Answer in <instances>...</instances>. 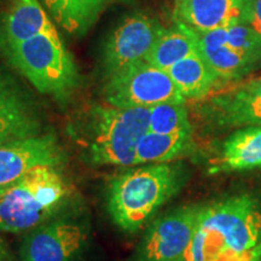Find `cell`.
Instances as JSON below:
<instances>
[{
	"label": "cell",
	"mask_w": 261,
	"mask_h": 261,
	"mask_svg": "<svg viewBox=\"0 0 261 261\" xmlns=\"http://www.w3.org/2000/svg\"><path fill=\"white\" fill-rule=\"evenodd\" d=\"M182 261H261V213L249 196L203 205Z\"/></svg>",
	"instance_id": "6da1fadb"
},
{
	"label": "cell",
	"mask_w": 261,
	"mask_h": 261,
	"mask_svg": "<svg viewBox=\"0 0 261 261\" xmlns=\"http://www.w3.org/2000/svg\"><path fill=\"white\" fill-rule=\"evenodd\" d=\"M184 184L180 166L150 163L113 178L107 191L108 213L126 232H136Z\"/></svg>",
	"instance_id": "7a4b0ae2"
},
{
	"label": "cell",
	"mask_w": 261,
	"mask_h": 261,
	"mask_svg": "<svg viewBox=\"0 0 261 261\" xmlns=\"http://www.w3.org/2000/svg\"><path fill=\"white\" fill-rule=\"evenodd\" d=\"M150 108L93 106L80 126L79 142L97 166H133L137 146L149 132Z\"/></svg>",
	"instance_id": "3957f363"
},
{
	"label": "cell",
	"mask_w": 261,
	"mask_h": 261,
	"mask_svg": "<svg viewBox=\"0 0 261 261\" xmlns=\"http://www.w3.org/2000/svg\"><path fill=\"white\" fill-rule=\"evenodd\" d=\"M69 196L58 167L38 166L0 191V231L21 233L50 219Z\"/></svg>",
	"instance_id": "277c9868"
},
{
	"label": "cell",
	"mask_w": 261,
	"mask_h": 261,
	"mask_svg": "<svg viewBox=\"0 0 261 261\" xmlns=\"http://www.w3.org/2000/svg\"><path fill=\"white\" fill-rule=\"evenodd\" d=\"M10 62L40 93L64 100L76 89L80 75L57 31L4 47Z\"/></svg>",
	"instance_id": "5b68a950"
},
{
	"label": "cell",
	"mask_w": 261,
	"mask_h": 261,
	"mask_svg": "<svg viewBox=\"0 0 261 261\" xmlns=\"http://www.w3.org/2000/svg\"><path fill=\"white\" fill-rule=\"evenodd\" d=\"M108 104L116 108H152L162 103H184L185 97L169 76L148 62L140 61L108 79L104 87Z\"/></svg>",
	"instance_id": "8992f818"
},
{
	"label": "cell",
	"mask_w": 261,
	"mask_h": 261,
	"mask_svg": "<svg viewBox=\"0 0 261 261\" xmlns=\"http://www.w3.org/2000/svg\"><path fill=\"white\" fill-rule=\"evenodd\" d=\"M163 32L158 19L142 12H133L123 17L103 42L100 65L107 79L144 61Z\"/></svg>",
	"instance_id": "52a82bcc"
},
{
	"label": "cell",
	"mask_w": 261,
	"mask_h": 261,
	"mask_svg": "<svg viewBox=\"0 0 261 261\" xmlns=\"http://www.w3.org/2000/svg\"><path fill=\"white\" fill-rule=\"evenodd\" d=\"M203 205L178 208L150 225L135 261H182L194 240Z\"/></svg>",
	"instance_id": "ba28073f"
},
{
	"label": "cell",
	"mask_w": 261,
	"mask_h": 261,
	"mask_svg": "<svg viewBox=\"0 0 261 261\" xmlns=\"http://www.w3.org/2000/svg\"><path fill=\"white\" fill-rule=\"evenodd\" d=\"M65 152L54 135L31 137L0 145V191L38 166L58 167Z\"/></svg>",
	"instance_id": "9c48e42d"
},
{
	"label": "cell",
	"mask_w": 261,
	"mask_h": 261,
	"mask_svg": "<svg viewBox=\"0 0 261 261\" xmlns=\"http://www.w3.org/2000/svg\"><path fill=\"white\" fill-rule=\"evenodd\" d=\"M86 242V231L69 221L42 224L22 242L21 261H71Z\"/></svg>",
	"instance_id": "30bf717a"
},
{
	"label": "cell",
	"mask_w": 261,
	"mask_h": 261,
	"mask_svg": "<svg viewBox=\"0 0 261 261\" xmlns=\"http://www.w3.org/2000/svg\"><path fill=\"white\" fill-rule=\"evenodd\" d=\"M39 132L40 121L31 99L11 77L0 74V145Z\"/></svg>",
	"instance_id": "8fae6325"
},
{
	"label": "cell",
	"mask_w": 261,
	"mask_h": 261,
	"mask_svg": "<svg viewBox=\"0 0 261 261\" xmlns=\"http://www.w3.org/2000/svg\"><path fill=\"white\" fill-rule=\"evenodd\" d=\"M177 22L197 34L241 23L252 0H177Z\"/></svg>",
	"instance_id": "7c38bea8"
},
{
	"label": "cell",
	"mask_w": 261,
	"mask_h": 261,
	"mask_svg": "<svg viewBox=\"0 0 261 261\" xmlns=\"http://www.w3.org/2000/svg\"><path fill=\"white\" fill-rule=\"evenodd\" d=\"M212 108L223 126H261V77L215 97Z\"/></svg>",
	"instance_id": "4fadbf2b"
},
{
	"label": "cell",
	"mask_w": 261,
	"mask_h": 261,
	"mask_svg": "<svg viewBox=\"0 0 261 261\" xmlns=\"http://www.w3.org/2000/svg\"><path fill=\"white\" fill-rule=\"evenodd\" d=\"M55 31L56 28L40 0H12L3 18L0 39L3 47H8Z\"/></svg>",
	"instance_id": "5bb4252c"
},
{
	"label": "cell",
	"mask_w": 261,
	"mask_h": 261,
	"mask_svg": "<svg viewBox=\"0 0 261 261\" xmlns=\"http://www.w3.org/2000/svg\"><path fill=\"white\" fill-rule=\"evenodd\" d=\"M106 0H40L48 17L75 37H83L96 23Z\"/></svg>",
	"instance_id": "9a60e30c"
},
{
	"label": "cell",
	"mask_w": 261,
	"mask_h": 261,
	"mask_svg": "<svg viewBox=\"0 0 261 261\" xmlns=\"http://www.w3.org/2000/svg\"><path fill=\"white\" fill-rule=\"evenodd\" d=\"M198 52L197 33L177 22L174 28L163 29L144 61L167 71L178 62Z\"/></svg>",
	"instance_id": "2e32d148"
},
{
	"label": "cell",
	"mask_w": 261,
	"mask_h": 261,
	"mask_svg": "<svg viewBox=\"0 0 261 261\" xmlns=\"http://www.w3.org/2000/svg\"><path fill=\"white\" fill-rule=\"evenodd\" d=\"M198 35V51L208 65L220 79H232L252 67V63L231 50L226 42V28L201 33Z\"/></svg>",
	"instance_id": "e0dca14e"
},
{
	"label": "cell",
	"mask_w": 261,
	"mask_h": 261,
	"mask_svg": "<svg viewBox=\"0 0 261 261\" xmlns=\"http://www.w3.org/2000/svg\"><path fill=\"white\" fill-rule=\"evenodd\" d=\"M260 166L261 126H248L225 140L217 171H246Z\"/></svg>",
	"instance_id": "ac0fdd59"
},
{
	"label": "cell",
	"mask_w": 261,
	"mask_h": 261,
	"mask_svg": "<svg viewBox=\"0 0 261 261\" xmlns=\"http://www.w3.org/2000/svg\"><path fill=\"white\" fill-rule=\"evenodd\" d=\"M167 71L185 98L207 96L215 83L220 79L203 60L200 52L178 62Z\"/></svg>",
	"instance_id": "d6986e66"
},
{
	"label": "cell",
	"mask_w": 261,
	"mask_h": 261,
	"mask_svg": "<svg viewBox=\"0 0 261 261\" xmlns=\"http://www.w3.org/2000/svg\"><path fill=\"white\" fill-rule=\"evenodd\" d=\"M192 130L174 135H159L149 130L137 146L135 165L167 163L190 150Z\"/></svg>",
	"instance_id": "ffe728a7"
},
{
	"label": "cell",
	"mask_w": 261,
	"mask_h": 261,
	"mask_svg": "<svg viewBox=\"0 0 261 261\" xmlns=\"http://www.w3.org/2000/svg\"><path fill=\"white\" fill-rule=\"evenodd\" d=\"M149 130L159 135L192 130L184 103H162L150 108Z\"/></svg>",
	"instance_id": "44dd1931"
},
{
	"label": "cell",
	"mask_w": 261,
	"mask_h": 261,
	"mask_svg": "<svg viewBox=\"0 0 261 261\" xmlns=\"http://www.w3.org/2000/svg\"><path fill=\"white\" fill-rule=\"evenodd\" d=\"M225 44L252 64L261 58V34L246 24L238 23L227 27Z\"/></svg>",
	"instance_id": "7402d4cb"
},
{
	"label": "cell",
	"mask_w": 261,
	"mask_h": 261,
	"mask_svg": "<svg viewBox=\"0 0 261 261\" xmlns=\"http://www.w3.org/2000/svg\"><path fill=\"white\" fill-rule=\"evenodd\" d=\"M241 23L261 34V0H252Z\"/></svg>",
	"instance_id": "603a6c76"
},
{
	"label": "cell",
	"mask_w": 261,
	"mask_h": 261,
	"mask_svg": "<svg viewBox=\"0 0 261 261\" xmlns=\"http://www.w3.org/2000/svg\"><path fill=\"white\" fill-rule=\"evenodd\" d=\"M0 261H14L8 246H6L4 238L0 234Z\"/></svg>",
	"instance_id": "cb8c5ba5"
}]
</instances>
